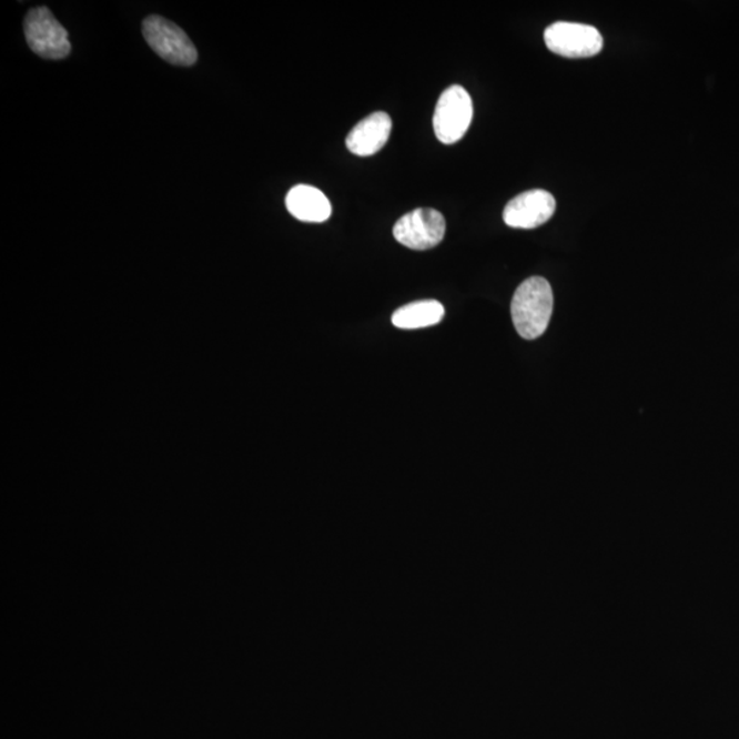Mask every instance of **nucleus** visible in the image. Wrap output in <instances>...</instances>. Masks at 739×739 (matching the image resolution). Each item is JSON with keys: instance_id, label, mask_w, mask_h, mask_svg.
<instances>
[{"instance_id": "f257e3e1", "label": "nucleus", "mask_w": 739, "mask_h": 739, "mask_svg": "<svg viewBox=\"0 0 739 739\" xmlns=\"http://www.w3.org/2000/svg\"><path fill=\"white\" fill-rule=\"evenodd\" d=\"M554 311V292L543 277L527 279L516 290L512 315L516 332L525 340L541 337Z\"/></svg>"}, {"instance_id": "f03ea898", "label": "nucleus", "mask_w": 739, "mask_h": 739, "mask_svg": "<svg viewBox=\"0 0 739 739\" xmlns=\"http://www.w3.org/2000/svg\"><path fill=\"white\" fill-rule=\"evenodd\" d=\"M470 93L460 85L447 88L439 97L433 115V128L439 142L455 144L465 136L473 121Z\"/></svg>"}, {"instance_id": "7ed1b4c3", "label": "nucleus", "mask_w": 739, "mask_h": 739, "mask_svg": "<svg viewBox=\"0 0 739 739\" xmlns=\"http://www.w3.org/2000/svg\"><path fill=\"white\" fill-rule=\"evenodd\" d=\"M146 43L164 61L178 67H191L198 61L196 47L188 34L172 21L161 16H151L143 22Z\"/></svg>"}, {"instance_id": "20e7f679", "label": "nucleus", "mask_w": 739, "mask_h": 739, "mask_svg": "<svg viewBox=\"0 0 739 739\" xmlns=\"http://www.w3.org/2000/svg\"><path fill=\"white\" fill-rule=\"evenodd\" d=\"M23 31L29 47L34 54L45 60H62L70 49L69 34L51 11L37 8L29 11L23 23Z\"/></svg>"}, {"instance_id": "39448f33", "label": "nucleus", "mask_w": 739, "mask_h": 739, "mask_svg": "<svg viewBox=\"0 0 739 739\" xmlns=\"http://www.w3.org/2000/svg\"><path fill=\"white\" fill-rule=\"evenodd\" d=\"M544 40L554 54L565 58L595 57L604 45L597 28L579 22H555L545 29Z\"/></svg>"}, {"instance_id": "423d86ee", "label": "nucleus", "mask_w": 739, "mask_h": 739, "mask_svg": "<svg viewBox=\"0 0 739 739\" xmlns=\"http://www.w3.org/2000/svg\"><path fill=\"white\" fill-rule=\"evenodd\" d=\"M447 224L442 213L433 209H416L403 215L393 227V236L409 250L425 251L443 242Z\"/></svg>"}, {"instance_id": "0eeeda50", "label": "nucleus", "mask_w": 739, "mask_h": 739, "mask_svg": "<svg viewBox=\"0 0 739 739\" xmlns=\"http://www.w3.org/2000/svg\"><path fill=\"white\" fill-rule=\"evenodd\" d=\"M556 201L553 193L533 190L520 193L504 209L503 219L509 227L534 229L545 224L555 214Z\"/></svg>"}, {"instance_id": "6e6552de", "label": "nucleus", "mask_w": 739, "mask_h": 739, "mask_svg": "<svg viewBox=\"0 0 739 739\" xmlns=\"http://www.w3.org/2000/svg\"><path fill=\"white\" fill-rule=\"evenodd\" d=\"M392 132L391 117L384 111L370 114L350 132L345 144L357 156H372L388 143Z\"/></svg>"}, {"instance_id": "1a4fd4ad", "label": "nucleus", "mask_w": 739, "mask_h": 739, "mask_svg": "<svg viewBox=\"0 0 739 739\" xmlns=\"http://www.w3.org/2000/svg\"><path fill=\"white\" fill-rule=\"evenodd\" d=\"M286 209L298 221L325 222L332 215V204L325 193L311 185L293 186L286 196Z\"/></svg>"}, {"instance_id": "9d476101", "label": "nucleus", "mask_w": 739, "mask_h": 739, "mask_svg": "<svg viewBox=\"0 0 739 739\" xmlns=\"http://www.w3.org/2000/svg\"><path fill=\"white\" fill-rule=\"evenodd\" d=\"M445 315V308L437 301H419L407 304L395 311L392 324L404 331L431 327L439 324Z\"/></svg>"}]
</instances>
